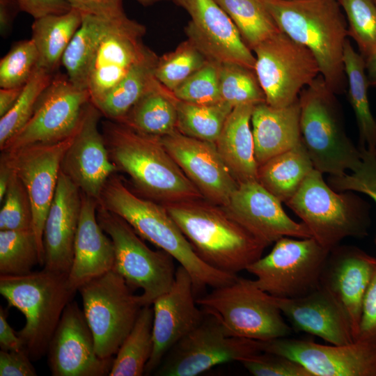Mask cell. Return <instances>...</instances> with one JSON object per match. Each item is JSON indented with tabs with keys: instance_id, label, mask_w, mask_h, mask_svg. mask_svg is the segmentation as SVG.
Listing matches in <instances>:
<instances>
[{
	"instance_id": "obj_24",
	"label": "cell",
	"mask_w": 376,
	"mask_h": 376,
	"mask_svg": "<svg viewBox=\"0 0 376 376\" xmlns=\"http://www.w3.org/2000/svg\"><path fill=\"white\" fill-rule=\"evenodd\" d=\"M376 258L355 246L333 248L322 272L320 286L327 290L346 313L354 341L362 305L375 270Z\"/></svg>"
},
{
	"instance_id": "obj_13",
	"label": "cell",
	"mask_w": 376,
	"mask_h": 376,
	"mask_svg": "<svg viewBox=\"0 0 376 376\" xmlns=\"http://www.w3.org/2000/svg\"><path fill=\"white\" fill-rule=\"evenodd\" d=\"M262 352L260 341L229 336L214 316L179 340L155 371L159 376H196L213 367Z\"/></svg>"
},
{
	"instance_id": "obj_1",
	"label": "cell",
	"mask_w": 376,
	"mask_h": 376,
	"mask_svg": "<svg viewBox=\"0 0 376 376\" xmlns=\"http://www.w3.org/2000/svg\"><path fill=\"white\" fill-rule=\"evenodd\" d=\"M98 205L122 217L142 239L172 256L190 274L196 296L207 286L228 285L238 277L203 261L165 207L132 191L116 173L107 181Z\"/></svg>"
},
{
	"instance_id": "obj_39",
	"label": "cell",
	"mask_w": 376,
	"mask_h": 376,
	"mask_svg": "<svg viewBox=\"0 0 376 376\" xmlns=\"http://www.w3.org/2000/svg\"><path fill=\"white\" fill-rule=\"evenodd\" d=\"M40 256L33 229L0 230V275L32 272Z\"/></svg>"
},
{
	"instance_id": "obj_3",
	"label": "cell",
	"mask_w": 376,
	"mask_h": 376,
	"mask_svg": "<svg viewBox=\"0 0 376 376\" xmlns=\"http://www.w3.org/2000/svg\"><path fill=\"white\" fill-rule=\"evenodd\" d=\"M196 255L212 267L237 274L267 247L220 205L205 198L163 205Z\"/></svg>"
},
{
	"instance_id": "obj_40",
	"label": "cell",
	"mask_w": 376,
	"mask_h": 376,
	"mask_svg": "<svg viewBox=\"0 0 376 376\" xmlns=\"http://www.w3.org/2000/svg\"><path fill=\"white\" fill-rule=\"evenodd\" d=\"M219 78L221 100L233 108L241 104L266 102L253 70L235 63H220Z\"/></svg>"
},
{
	"instance_id": "obj_45",
	"label": "cell",
	"mask_w": 376,
	"mask_h": 376,
	"mask_svg": "<svg viewBox=\"0 0 376 376\" xmlns=\"http://www.w3.org/2000/svg\"><path fill=\"white\" fill-rule=\"evenodd\" d=\"M219 65L207 61L173 92L175 98L196 104H211L221 102Z\"/></svg>"
},
{
	"instance_id": "obj_50",
	"label": "cell",
	"mask_w": 376,
	"mask_h": 376,
	"mask_svg": "<svg viewBox=\"0 0 376 376\" xmlns=\"http://www.w3.org/2000/svg\"><path fill=\"white\" fill-rule=\"evenodd\" d=\"M72 8L79 10L84 14L92 15L109 20H116L127 17L123 0H67Z\"/></svg>"
},
{
	"instance_id": "obj_8",
	"label": "cell",
	"mask_w": 376,
	"mask_h": 376,
	"mask_svg": "<svg viewBox=\"0 0 376 376\" xmlns=\"http://www.w3.org/2000/svg\"><path fill=\"white\" fill-rule=\"evenodd\" d=\"M196 302L231 336L266 341L292 333L274 297L260 289L254 280L237 277L196 298Z\"/></svg>"
},
{
	"instance_id": "obj_19",
	"label": "cell",
	"mask_w": 376,
	"mask_h": 376,
	"mask_svg": "<svg viewBox=\"0 0 376 376\" xmlns=\"http://www.w3.org/2000/svg\"><path fill=\"white\" fill-rule=\"evenodd\" d=\"M53 376L109 375L113 358H100L83 310L72 299L68 304L47 352Z\"/></svg>"
},
{
	"instance_id": "obj_17",
	"label": "cell",
	"mask_w": 376,
	"mask_h": 376,
	"mask_svg": "<svg viewBox=\"0 0 376 376\" xmlns=\"http://www.w3.org/2000/svg\"><path fill=\"white\" fill-rule=\"evenodd\" d=\"M260 343L262 352L294 360L312 376H376V347L363 342L325 345L281 337Z\"/></svg>"
},
{
	"instance_id": "obj_31",
	"label": "cell",
	"mask_w": 376,
	"mask_h": 376,
	"mask_svg": "<svg viewBox=\"0 0 376 376\" xmlns=\"http://www.w3.org/2000/svg\"><path fill=\"white\" fill-rule=\"evenodd\" d=\"M301 141L258 166V181L282 203L288 201L314 169Z\"/></svg>"
},
{
	"instance_id": "obj_57",
	"label": "cell",
	"mask_w": 376,
	"mask_h": 376,
	"mask_svg": "<svg viewBox=\"0 0 376 376\" xmlns=\"http://www.w3.org/2000/svg\"><path fill=\"white\" fill-rule=\"evenodd\" d=\"M363 59L369 86L376 88V50Z\"/></svg>"
},
{
	"instance_id": "obj_53",
	"label": "cell",
	"mask_w": 376,
	"mask_h": 376,
	"mask_svg": "<svg viewBox=\"0 0 376 376\" xmlns=\"http://www.w3.org/2000/svg\"><path fill=\"white\" fill-rule=\"evenodd\" d=\"M0 347L5 351L24 349L17 333H15L9 324L6 311L2 306L0 307Z\"/></svg>"
},
{
	"instance_id": "obj_5",
	"label": "cell",
	"mask_w": 376,
	"mask_h": 376,
	"mask_svg": "<svg viewBox=\"0 0 376 376\" xmlns=\"http://www.w3.org/2000/svg\"><path fill=\"white\" fill-rule=\"evenodd\" d=\"M68 276L45 268L23 275H0L1 295L9 307L24 315V326L17 334L32 361L47 354L63 311L75 295Z\"/></svg>"
},
{
	"instance_id": "obj_2",
	"label": "cell",
	"mask_w": 376,
	"mask_h": 376,
	"mask_svg": "<svg viewBox=\"0 0 376 376\" xmlns=\"http://www.w3.org/2000/svg\"><path fill=\"white\" fill-rule=\"evenodd\" d=\"M102 134L111 161L136 192L160 204L204 198L162 144L160 137L107 119Z\"/></svg>"
},
{
	"instance_id": "obj_20",
	"label": "cell",
	"mask_w": 376,
	"mask_h": 376,
	"mask_svg": "<svg viewBox=\"0 0 376 376\" xmlns=\"http://www.w3.org/2000/svg\"><path fill=\"white\" fill-rule=\"evenodd\" d=\"M152 306L153 349L146 366V375L155 372L169 351L196 328L206 315L196 302L190 274L181 265L176 269L169 290Z\"/></svg>"
},
{
	"instance_id": "obj_43",
	"label": "cell",
	"mask_w": 376,
	"mask_h": 376,
	"mask_svg": "<svg viewBox=\"0 0 376 376\" xmlns=\"http://www.w3.org/2000/svg\"><path fill=\"white\" fill-rule=\"evenodd\" d=\"M347 19L348 36L363 58L376 50V3L373 0H338Z\"/></svg>"
},
{
	"instance_id": "obj_18",
	"label": "cell",
	"mask_w": 376,
	"mask_h": 376,
	"mask_svg": "<svg viewBox=\"0 0 376 376\" xmlns=\"http://www.w3.org/2000/svg\"><path fill=\"white\" fill-rule=\"evenodd\" d=\"M146 27L127 16L112 20L101 37L88 68L87 91L95 104L127 73L148 47Z\"/></svg>"
},
{
	"instance_id": "obj_52",
	"label": "cell",
	"mask_w": 376,
	"mask_h": 376,
	"mask_svg": "<svg viewBox=\"0 0 376 376\" xmlns=\"http://www.w3.org/2000/svg\"><path fill=\"white\" fill-rule=\"evenodd\" d=\"M20 10L34 19L49 15L68 13L72 6L67 0H15Z\"/></svg>"
},
{
	"instance_id": "obj_15",
	"label": "cell",
	"mask_w": 376,
	"mask_h": 376,
	"mask_svg": "<svg viewBox=\"0 0 376 376\" xmlns=\"http://www.w3.org/2000/svg\"><path fill=\"white\" fill-rule=\"evenodd\" d=\"M75 132L61 141L33 144L11 152H1L29 196L33 210V230L39 249L40 266L45 264V219L56 192L63 156Z\"/></svg>"
},
{
	"instance_id": "obj_54",
	"label": "cell",
	"mask_w": 376,
	"mask_h": 376,
	"mask_svg": "<svg viewBox=\"0 0 376 376\" xmlns=\"http://www.w3.org/2000/svg\"><path fill=\"white\" fill-rule=\"evenodd\" d=\"M19 11L15 0H0V32L2 37L8 34L14 19Z\"/></svg>"
},
{
	"instance_id": "obj_59",
	"label": "cell",
	"mask_w": 376,
	"mask_h": 376,
	"mask_svg": "<svg viewBox=\"0 0 376 376\" xmlns=\"http://www.w3.org/2000/svg\"><path fill=\"white\" fill-rule=\"evenodd\" d=\"M375 1V3H376V0H373Z\"/></svg>"
},
{
	"instance_id": "obj_41",
	"label": "cell",
	"mask_w": 376,
	"mask_h": 376,
	"mask_svg": "<svg viewBox=\"0 0 376 376\" xmlns=\"http://www.w3.org/2000/svg\"><path fill=\"white\" fill-rule=\"evenodd\" d=\"M55 74L38 66L14 107L0 118V149L29 120L36 102Z\"/></svg>"
},
{
	"instance_id": "obj_49",
	"label": "cell",
	"mask_w": 376,
	"mask_h": 376,
	"mask_svg": "<svg viewBox=\"0 0 376 376\" xmlns=\"http://www.w3.org/2000/svg\"><path fill=\"white\" fill-rule=\"evenodd\" d=\"M355 341L376 347V269L363 299L359 333Z\"/></svg>"
},
{
	"instance_id": "obj_48",
	"label": "cell",
	"mask_w": 376,
	"mask_h": 376,
	"mask_svg": "<svg viewBox=\"0 0 376 376\" xmlns=\"http://www.w3.org/2000/svg\"><path fill=\"white\" fill-rule=\"evenodd\" d=\"M240 363L254 376H312L299 363L275 353L262 352Z\"/></svg>"
},
{
	"instance_id": "obj_28",
	"label": "cell",
	"mask_w": 376,
	"mask_h": 376,
	"mask_svg": "<svg viewBox=\"0 0 376 376\" xmlns=\"http://www.w3.org/2000/svg\"><path fill=\"white\" fill-rule=\"evenodd\" d=\"M299 98L284 107L267 102L253 107L251 123L255 157L258 166L301 141Z\"/></svg>"
},
{
	"instance_id": "obj_56",
	"label": "cell",
	"mask_w": 376,
	"mask_h": 376,
	"mask_svg": "<svg viewBox=\"0 0 376 376\" xmlns=\"http://www.w3.org/2000/svg\"><path fill=\"white\" fill-rule=\"evenodd\" d=\"M13 174L6 158L1 154L0 158V201L2 202Z\"/></svg>"
},
{
	"instance_id": "obj_51",
	"label": "cell",
	"mask_w": 376,
	"mask_h": 376,
	"mask_svg": "<svg viewBox=\"0 0 376 376\" xmlns=\"http://www.w3.org/2000/svg\"><path fill=\"white\" fill-rule=\"evenodd\" d=\"M26 351H0V376H36L37 372Z\"/></svg>"
},
{
	"instance_id": "obj_47",
	"label": "cell",
	"mask_w": 376,
	"mask_h": 376,
	"mask_svg": "<svg viewBox=\"0 0 376 376\" xmlns=\"http://www.w3.org/2000/svg\"><path fill=\"white\" fill-rule=\"evenodd\" d=\"M362 162L351 174L329 175L328 185L336 191H352L370 196L376 203V150L359 148Z\"/></svg>"
},
{
	"instance_id": "obj_14",
	"label": "cell",
	"mask_w": 376,
	"mask_h": 376,
	"mask_svg": "<svg viewBox=\"0 0 376 376\" xmlns=\"http://www.w3.org/2000/svg\"><path fill=\"white\" fill-rule=\"evenodd\" d=\"M90 102L87 90L75 86L67 75L55 74L39 96L29 120L1 151L68 139L77 131Z\"/></svg>"
},
{
	"instance_id": "obj_12",
	"label": "cell",
	"mask_w": 376,
	"mask_h": 376,
	"mask_svg": "<svg viewBox=\"0 0 376 376\" xmlns=\"http://www.w3.org/2000/svg\"><path fill=\"white\" fill-rule=\"evenodd\" d=\"M253 51L254 71L270 106L284 107L292 104L301 90L320 75L312 52L281 31Z\"/></svg>"
},
{
	"instance_id": "obj_11",
	"label": "cell",
	"mask_w": 376,
	"mask_h": 376,
	"mask_svg": "<svg viewBox=\"0 0 376 376\" xmlns=\"http://www.w3.org/2000/svg\"><path fill=\"white\" fill-rule=\"evenodd\" d=\"M77 292L97 355L114 358L143 307L140 296L113 269L84 283Z\"/></svg>"
},
{
	"instance_id": "obj_37",
	"label": "cell",
	"mask_w": 376,
	"mask_h": 376,
	"mask_svg": "<svg viewBox=\"0 0 376 376\" xmlns=\"http://www.w3.org/2000/svg\"><path fill=\"white\" fill-rule=\"evenodd\" d=\"M237 28L252 51L280 31L264 0H214Z\"/></svg>"
},
{
	"instance_id": "obj_35",
	"label": "cell",
	"mask_w": 376,
	"mask_h": 376,
	"mask_svg": "<svg viewBox=\"0 0 376 376\" xmlns=\"http://www.w3.org/2000/svg\"><path fill=\"white\" fill-rule=\"evenodd\" d=\"M111 21L83 13L81 25L68 45L61 60L70 81L77 87L87 90L90 63L101 37Z\"/></svg>"
},
{
	"instance_id": "obj_30",
	"label": "cell",
	"mask_w": 376,
	"mask_h": 376,
	"mask_svg": "<svg viewBox=\"0 0 376 376\" xmlns=\"http://www.w3.org/2000/svg\"><path fill=\"white\" fill-rule=\"evenodd\" d=\"M177 100L171 91L156 80L117 122L144 134L164 136L177 130Z\"/></svg>"
},
{
	"instance_id": "obj_27",
	"label": "cell",
	"mask_w": 376,
	"mask_h": 376,
	"mask_svg": "<svg viewBox=\"0 0 376 376\" xmlns=\"http://www.w3.org/2000/svg\"><path fill=\"white\" fill-rule=\"evenodd\" d=\"M97 206L95 199L81 192L80 219L68 276L70 285L76 292L84 283L114 267L113 244L97 221Z\"/></svg>"
},
{
	"instance_id": "obj_6",
	"label": "cell",
	"mask_w": 376,
	"mask_h": 376,
	"mask_svg": "<svg viewBox=\"0 0 376 376\" xmlns=\"http://www.w3.org/2000/svg\"><path fill=\"white\" fill-rule=\"evenodd\" d=\"M299 127L315 169L329 175L356 171L361 153L347 136L335 93L319 75L299 95Z\"/></svg>"
},
{
	"instance_id": "obj_29",
	"label": "cell",
	"mask_w": 376,
	"mask_h": 376,
	"mask_svg": "<svg viewBox=\"0 0 376 376\" xmlns=\"http://www.w3.org/2000/svg\"><path fill=\"white\" fill-rule=\"evenodd\" d=\"M254 106L245 104L234 107L215 142L221 157L238 184L258 180V165L250 126Z\"/></svg>"
},
{
	"instance_id": "obj_22",
	"label": "cell",
	"mask_w": 376,
	"mask_h": 376,
	"mask_svg": "<svg viewBox=\"0 0 376 376\" xmlns=\"http://www.w3.org/2000/svg\"><path fill=\"white\" fill-rule=\"evenodd\" d=\"M160 139L203 197L214 204L226 206L238 183L215 143L188 136L178 130Z\"/></svg>"
},
{
	"instance_id": "obj_9",
	"label": "cell",
	"mask_w": 376,
	"mask_h": 376,
	"mask_svg": "<svg viewBox=\"0 0 376 376\" xmlns=\"http://www.w3.org/2000/svg\"><path fill=\"white\" fill-rule=\"evenodd\" d=\"M97 219L113 244V269L132 290H143L139 295L143 306H152L174 282L175 259L164 250L150 249L125 220L100 205Z\"/></svg>"
},
{
	"instance_id": "obj_16",
	"label": "cell",
	"mask_w": 376,
	"mask_h": 376,
	"mask_svg": "<svg viewBox=\"0 0 376 376\" xmlns=\"http://www.w3.org/2000/svg\"><path fill=\"white\" fill-rule=\"evenodd\" d=\"M171 1L189 15L185 33L207 61L219 64L235 63L254 70L256 58L252 50L214 0Z\"/></svg>"
},
{
	"instance_id": "obj_34",
	"label": "cell",
	"mask_w": 376,
	"mask_h": 376,
	"mask_svg": "<svg viewBox=\"0 0 376 376\" xmlns=\"http://www.w3.org/2000/svg\"><path fill=\"white\" fill-rule=\"evenodd\" d=\"M344 70L348 87V99L354 111L359 132V148L376 150V119L370 107L365 62L348 39L343 50Z\"/></svg>"
},
{
	"instance_id": "obj_44",
	"label": "cell",
	"mask_w": 376,
	"mask_h": 376,
	"mask_svg": "<svg viewBox=\"0 0 376 376\" xmlns=\"http://www.w3.org/2000/svg\"><path fill=\"white\" fill-rule=\"evenodd\" d=\"M39 53L31 39L19 41L0 61V87H22L38 66Z\"/></svg>"
},
{
	"instance_id": "obj_26",
	"label": "cell",
	"mask_w": 376,
	"mask_h": 376,
	"mask_svg": "<svg viewBox=\"0 0 376 376\" xmlns=\"http://www.w3.org/2000/svg\"><path fill=\"white\" fill-rule=\"evenodd\" d=\"M273 297L295 330L317 336L333 345L354 342L346 313L323 288L320 286L311 293L297 298Z\"/></svg>"
},
{
	"instance_id": "obj_33",
	"label": "cell",
	"mask_w": 376,
	"mask_h": 376,
	"mask_svg": "<svg viewBox=\"0 0 376 376\" xmlns=\"http://www.w3.org/2000/svg\"><path fill=\"white\" fill-rule=\"evenodd\" d=\"M159 56L147 48L125 76L94 104L107 119L119 121L157 80L155 69Z\"/></svg>"
},
{
	"instance_id": "obj_10",
	"label": "cell",
	"mask_w": 376,
	"mask_h": 376,
	"mask_svg": "<svg viewBox=\"0 0 376 376\" xmlns=\"http://www.w3.org/2000/svg\"><path fill=\"white\" fill-rule=\"evenodd\" d=\"M330 250L313 237H283L271 251L247 268L256 285L279 298L305 296L320 287L322 272Z\"/></svg>"
},
{
	"instance_id": "obj_58",
	"label": "cell",
	"mask_w": 376,
	"mask_h": 376,
	"mask_svg": "<svg viewBox=\"0 0 376 376\" xmlns=\"http://www.w3.org/2000/svg\"><path fill=\"white\" fill-rule=\"evenodd\" d=\"M136 1L144 6H148L157 2H160L162 1H168V0H136Z\"/></svg>"
},
{
	"instance_id": "obj_25",
	"label": "cell",
	"mask_w": 376,
	"mask_h": 376,
	"mask_svg": "<svg viewBox=\"0 0 376 376\" xmlns=\"http://www.w3.org/2000/svg\"><path fill=\"white\" fill-rule=\"evenodd\" d=\"M81 207V190L61 171L44 226L45 269L68 275Z\"/></svg>"
},
{
	"instance_id": "obj_4",
	"label": "cell",
	"mask_w": 376,
	"mask_h": 376,
	"mask_svg": "<svg viewBox=\"0 0 376 376\" xmlns=\"http://www.w3.org/2000/svg\"><path fill=\"white\" fill-rule=\"evenodd\" d=\"M281 31L307 47L335 94L345 91L348 29L338 0H264Z\"/></svg>"
},
{
	"instance_id": "obj_7",
	"label": "cell",
	"mask_w": 376,
	"mask_h": 376,
	"mask_svg": "<svg viewBox=\"0 0 376 376\" xmlns=\"http://www.w3.org/2000/svg\"><path fill=\"white\" fill-rule=\"evenodd\" d=\"M354 192L335 191L314 169L285 205L301 219L312 237L331 251L346 237L368 235L370 206Z\"/></svg>"
},
{
	"instance_id": "obj_55",
	"label": "cell",
	"mask_w": 376,
	"mask_h": 376,
	"mask_svg": "<svg viewBox=\"0 0 376 376\" xmlns=\"http://www.w3.org/2000/svg\"><path fill=\"white\" fill-rule=\"evenodd\" d=\"M24 86L15 88H1L0 118L6 115L14 107L22 91Z\"/></svg>"
},
{
	"instance_id": "obj_32",
	"label": "cell",
	"mask_w": 376,
	"mask_h": 376,
	"mask_svg": "<svg viewBox=\"0 0 376 376\" xmlns=\"http://www.w3.org/2000/svg\"><path fill=\"white\" fill-rule=\"evenodd\" d=\"M82 20L83 13L74 8L64 14L49 15L34 19L31 39L39 53V67L55 74Z\"/></svg>"
},
{
	"instance_id": "obj_23",
	"label": "cell",
	"mask_w": 376,
	"mask_h": 376,
	"mask_svg": "<svg viewBox=\"0 0 376 376\" xmlns=\"http://www.w3.org/2000/svg\"><path fill=\"white\" fill-rule=\"evenodd\" d=\"M281 203L258 180H251L239 183L223 207L266 246L283 237H311L306 225L292 220Z\"/></svg>"
},
{
	"instance_id": "obj_36",
	"label": "cell",
	"mask_w": 376,
	"mask_h": 376,
	"mask_svg": "<svg viewBox=\"0 0 376 376\" xmlns=\"http://www.w3.org/2000/svg\"><path fill=\"white\" fill-rule=\"evenodd\" d=\"M141 308L135 323L115 355L109 376H141L152 349L153 309Z\"/></svg>"
},
{
	"instance_id": "obj_21",
	"label": "cell",
	"mask_w": 376,
	"mask_h": 376,
	"mask_svg": "<svg viewBox=\"0 0 376 376\" xmlns=\"http://www.w3.org/2000/svg\"><path fill=\"white\" fill-rule=\"evenodd\" d=\"M102 116L91 102L85 109L61 166V171L81 192L95 199L98 204L107 181L118 171L109 156L102 132L99 129Z\"/></svg>"
},
{
	"instance_id": "obj_46",
	"label": "cell",
	"mask_w": 376,
	"mask_h": 376,
	"mask_svg": "<svg viewBox=\"0 0 376 376\" xmlns=\"http://www.w3.org/2000/svg\"><path fill=\"white\" fill-rule=\"evenodd\" d=\"M33 229V210L26 189L14 173L0 210V230Z\"/></svg>"
},
{
	"instance_id": "obj_38",
	"label": "cell",
	"mask_w": 376,
	"mask_h": 376,
	"mask_svg": "<svg viewBox=\"0 0 376 376\" xmlns=\"http://www.w3.org/2000/svg\"><path fill=\"white\" fill-rule=\"evenodd\" d=\"M177 130L198 139L215 143L233 110L221 101L211 104H196L177 100Z\"/></svg>"
},
{
	"instance_id": "obj_42",
	"label": "cell",
	"mask_w": 376,
	"mask_h": 376,
	"mask_svg": "<svg viewBox=\"0 0 376 376\" xmlns=\"http://www.w3.org/2000/svg\"><path fill=\"white\" fill-rule=\"evenodd\" d=\"M207 61L205 56L187 39L173 51L158 58L155 77L162 86L173 93Z\"/></svg>"
}]
</instances>
